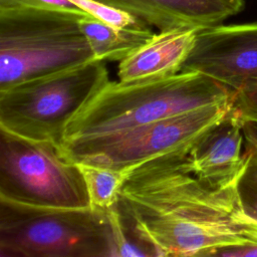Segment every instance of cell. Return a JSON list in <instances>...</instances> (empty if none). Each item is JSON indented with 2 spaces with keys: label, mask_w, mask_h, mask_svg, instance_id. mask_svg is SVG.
<instances>
[{
  "label": "cell",
  "mask_w": 257,
  "mask_h": 257,
  "mask_svg": "<svg viewBox=\"0 0 257 257\" xmlns=\"http://www.w3.org/2000/svg\"><path fill=\"white\" fill-rule=\"evenodd\" d=\"M202 27L181 25L159 31L145 44L119 61L118 80L133 82L180 71Z\"/></svg>",
  "instance_id": "obj_10"
},
{
  "label": "cell",
  "mask_w": 257,
  "mask_h": 257,
  "mask_svg": "<svg viewBox=\"0 0 257 257\" xmlns=\"http://www.w3.org/2000/svg\"><path fill=\"white\" fill-rule=\"evenodd\" d=\"M189 147L128 171L115 204L121 224L156 256H208L257 242V223L239 205L238 178L222 187L207 184L189 167Z\"/></svg>",
  "instance_id": "obj_1"
},
{
  "label": "cell",
  "mask_w": 257,
  "mask_h": 257,
  "mask_svg": "<svg viewBox=\"0 0 257 257\" xmlns=\"http://www.w3.org/2000/svg\"><path fill=\"white\" fill-rule=\"evenodd\" d=\"M80 27L95 59L120 61L150 40L151 28H122L106 24L89 15L80 19Z\"/></svg>",
  "instance_id": "obj_12"
},
{
  "label": "cell",
  "mask_w": 257,
  "mask_h": 257,
  "mask_svg": "<svg viewBox=\"0 0 257 257\" xmlns=\"http://www.w3.org/2000/svg\"><path fill=\"white\" fill-rule=\"evenodd\" d=\"M108 81L103 61L94 59L0 90V127L61 145L69 122Z\"/></svg>",
  "instance_id": "obj_5"
},
{
  "label": "cell",
  "mask_w": 257,
  "mask_h": 257,
  "mask_svg": "<svg viewBox=\"0 0 257 257\" xmlns=\"http://www.w3.org/2000/svg\"><path fill=\"white\" fill-rule=\"evenodd\" d=\"M0 198L32 206H90L78 164L61 145L21 137L0 127Z\"/></svg>",
  "instance_id": "obj_6"
},
{
  "label": "cell",
  "mask_w": 257,
  "mask_h": 257,
  "mask_svg": "<svg viewBox=\"0 0 257 257\" xmlns=\"http://www.w3.org/2000/svg\"><path fill=\"white\" fill-rule=\"evenodd\" d=\"M243 135L246 149L257 153V122L251 120L243 121Z\"/></svg>",
  "instance_id": "obj_18"
},
{
  "label": "cell",
  "mask_w": 257,
  "mask_h": 257,
  "mask_svg": "<svg viewBox=\"0 0 257 257\" xmlns=\"http://www.w3.org/2000/svg\"><path fill=\"white\" fill-rule=\"evenodd\" d=\"M80 11L106 24L122 28H151L141 18L98 0H69Z\"/></svg>",
  "instance_id": "obj_15"
},
{
  "label": "cell",
  "mask_w": 257,
  "mask_h": 257,
  "mask_svg": "<svg viewBox=\"0 0 257 257\" xmlns=\"http://www.w3.org/2000/svg\"><path fill=\"white\" fill-rule=\"evenodd\" d=\"M245 163L236 182L239 205L243 213L257 223V153L245 149Z\"/></svg>",
  "instance_id": "obj_14"
},
{
  "label": "cell",
  "mask_w": 257,
  "mask_h": 257,
  "mask_svg": "<svg viewBox=\"0 0 257 257\" xmlns=\"http://www.w3.org/2000/svg\"><path fill=\"white\" fill-rule=\"evenodd\" d=\"M214 1L227 7L233 13V15L238 14L243 9L245 4L244 0H214Z\"/></svg>",
  "instance_id": "obj_19"
},
{
  "label": "cell",
  "mask_w": 257,
  "mask_h": 257,
  "mask_svg": "<svg viewBox=\"0 0 257 257\" xmlns=\"http://www.w3.org/2000/svg\"><path fill=\"white\" fill-rule=\"evenodd\" d=\"M124 10L159 31L181 25L206 27L233 16L214 0H98Z\"/></svg>",
  "instance_id": "obj_11"
},
{
  "label": "cell",
  "mask_w": 257,
  "mask_h": 257,
  "mask_svg": "<svg viewBox=\"0 0 257 257\" xmlns=\"http://www.w3.org/2000/svg\"><path fill=\"white\" fill-rule=\"evenodd\" d=\"M243 141V120L231 105L223 118L189 147L187 160L191 171L213 187L234 182L246 159Z\"/></svg>",
  "instance_id": "obj_9"
},
{
  "label": "cell",
  "mask_w": 257,
  "mask_h": 257,
  "mask_svg": "<svg viewBox=\"0 0 257 257\" xmlns=\"http://www.w3.org/2000/svg\"><path fill=\"white\" fill-rule=\"evenodd\" d=\"M89 196L90 206L108 210L118 199L128 171H119L98 166L78 164Z\"/></svg>",
  "instance_id": "obj_13"
},
{
  "label": "cell",
  "mask_w": 257,
  "mask_h": 257,
  "mask_svg": "<svg viewBox=\"0 0 257 257\" xmlns=\"http://www.w3.org/2000/svg\"><path fill=\"white\" fill-rule=\"evenodd\" d=\"M180 71L204 74L231 90L257 80V22L200 28Z\"/></svg>",
  "instance_id": "obj_8"
},
{
  "label": "cell",
  "mask_w": 257,
  "mask_h": 257,
  "mask_svg": "<svg viewBox=\"0 0 257 257\" xmlns=\"http://www.w3.org/2000/svg\"><path fill=\"white\" fill-rule=\"evenodd\" d=\"M232 100L119 133L62 143L76 164L130 171L147 161L191 146L229 111Z\"/></svg>",
  "instance_id": "obj_7"
},
{
  "label": "cell",
  "mask_w": 257,
  "mask_h": 257,
  "mask_svg": "<svg viewBox=\"0 0 257 257\" xmlns=\"http://www.w3.org/2000/svg\"><path fill=\"white\" fill-rule=\"evenodd\" d=\"M0 257H116L108 210L0 198Z\"/></svg>",
  "instance_id": "obj_4"
},
{
  "label": "cell",
  "mask_w": 257,
  "mask_h": 257,
  "mask_svg": "<svg viewBox=\"0 0 257 257\" xmlns=\"http://www.w3.org/2000/svg\"><path fill=\"white\" fill-rule=\"evenodd\" d=\"M232 95L233 90L224 84L192 71L133 82L109 80L69 122L62 143L111 135L229 102Z\"/></svg>",
  "instance_id": "obj_2"
},
{
  "label": "cell",
  "mask_w": 257,
  "mask_h": 257,
  "mask_svg": "<svg viewBox=\"0 0 257 257\" xmlns=\"http://www.w3.org/2000/svg\"><path fill=\"white\" fill-rule=\"evenodd\" d=\"M208 256L226 257H257V242L230 245L212 250Z\"/></svg>",
  "instance_id": "obj_17"
},
{
  "label": "cell",
  "mask_w": 257,
  "mask_h": 257,
  "mask_svg": "<svg viewBox=\"0 0 257 257\" xmlns=\"http://www.w3.org/2000/svg\"><path fill=\"white\" fill-rule=\"evenodd\" d=\"M232 107L243 121L257 122V80L249 81L233 90Z\"/></svg>",
  "instance_id": "obj_16"
},
{
  "label": "cell",
  "mask_w": 257,
  "mask_h": 257,
  "mask_svg": "<svg viewBox=\"0 0 257 257\" xmlns=\"http://www.w3.org/2000/svg\"><path fill=\"white\" fill-rule=\"evenodd\" d=\"M86 15L61 8L0 6V90L94 60L80 27Z\"/></svg>",
  "instance_id": "obj_3"
}]
</instances>
